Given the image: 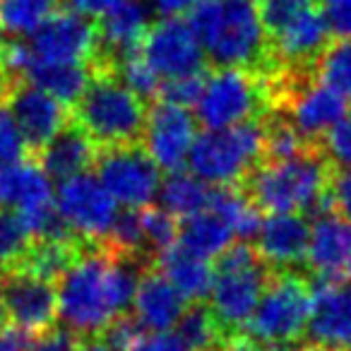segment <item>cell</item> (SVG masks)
I'll use <instances>...</instances> for the list:
<instances>
[{
	"mask_svg": "<svg viewBox=\"0 0 351 351\" xmlns=\"http://www.w3.org/2000/svg\"><path fill=\"white\" fill-rule=\"evenodd\" d=\"M32 56L46 63H80L94 65L101 53L99 20L65 5L51 12L29 41Z\"/></svg>",
	"mask_w": 351,
	"mask_h": 351,
	"instance_id": "9c48e42d",
	"label": "cell"
},
{
	"mask_svg": "<svg viewBox=\"0 0 351 351\" xmlns=\"http://www.w3.org/2000/svg\"><path fill=\"white\" fill-rule=\"evenodd\" d=\"M56 207L68 229L82 241H104L118 217L116 197L92 173L60 181Z\"/></svg>",
	"mask_w": 351,
	"mask_h": 351,
	"instance_id": "7c38bea8",
	"label": "cell"
},
{
	"mask_svg": "<svg viewBox=\"0 0 351 351\" xmlns=\"http://www.w3.org/2000/svg\"><path fill=\"white\" fill-rule=\"evenodd\" d=\"M200 0H152V5L164 17H181L191 12Z\"/></svg>",
	"mask_w": 351,
	"mask_h": 351,
	"instance_id": "ab89813d",
	"label": "cell"
},
{
	"mask_svg": "<svg viewBox=\"0 0 351 351\" xmlns=\"http://www.w3.org/2000/svg\"><path fill=\"white\" fill-rule=\"evenodd\" d=\"M5 44V41H3V25H0V46Z\"/></svg>",
	"mask_w": 351,
	"mask_h": 351,
	"instance_id": "bcb514c9",
	"label": "cell"
},
{
	"mask_svg": "<svg viewBox=\"0 0 351 351\" xmlns=\"http://www.w3.org/2000/svg\"><path fill=\"white\" fill-rule=\"evenodd\" d=\"M58 8L60 0H0V25L12 39H22Z\"/></svg>",
	"mask_w": 351,
	"mask_h": 351,
	"instance_id": "4316f807",
	"label": "cell"
},
{
	"mask_svg": "<svg viewBox=\"0 0 351 351\" xmlns=\"http://www.w3.org/2000/svg\"><path fill=\"white\" fill-rule=\"evenodd\" d=\"M8 108L15 116L32 156L39 154L70 118L68 106H63L58 99L51 97L49 92L36 87L29 80L12 89L8 97Z\"/></svg>",
	"mask_w": 351,
	"mask_h": 351,
	"instance_id": "9a60e30c",
	"label": "cell"
},
{
	"mask_svg": "<svg viewBox=\"0 0 351 351\" xmlns=\"http://www.w3.org/2000/svg\"><path fill=\"white\" fill-rule=\"evenodd\" d=\"M320 5V0H258L260 25L265 29L267 41L277 39L282 32L296 25L303 15Z\"/></svg>",
	"mask_w": 351,
	"mask_h": 351,
	"instance_id": "f1b7e54d",
	"label": "cell"
},
{
	"mask_svg": "<svg viewBox=\"0 0 351 351\" xmlns=\"http://www.w3.org/2000/svg\"><path fill=\"white\" fill-rule=\"evenodd\" d=\"M191 27L215 65L248 70L272 68V53L253 0H200Z\"/></svg>",
	"mask_w": 351,
	"mask_h": 351,
	"instance_id": "277c9868",
	"label": "cell"
},
{
	"mask_svg": "<svg viewBox=\"0 0 351 351\" xmlns=\"http://www.w3.org/2000/svg\"><path fill=\"white\" fill-rule=\"evenodd\" d=\"M197 137V118L186 106L154 101L147 116L142 145L164 171H176L186 164Z\"/></svg>",
	"mask_w": 351,
	"mask_h": 351,
	"instance_id": "5bb4252c",
	"label": "cell"
},
{
	"mask_svg": "<svg viewBox=\"0 0 351 351\" xmlns=\"http://www.w3.org/2000/svg\"><path fill=\"white\" fill-rule=\"evenodd\" d=\"M311 217L303 212H279L263 221L255 248L272 269H306Z\"/></svg>",
	"mask_w": 351,
	"mask_h": 351,
	"instance_id": "ac0fdd59",
	"label": "cell"
},
{
	"mask_svg": "<svg viewBox=\"0 0 351 351\" xmlns=\"http://www.w3.org/2000/svg\"><path fill=\"white\" fill-rule=\"evenodd\" d=\"M147 116V99L128 87L111 63L92 65L87 87L70 106L73 123L87 132L99 149L142 142Z\"/></svg>",
	"mask_w": 351,
	"mask_h": 351,
	"instance_id": "3957f363",
	"label": "cell"
},
{
	"mask_svg": "<svg viewBox=\"0 0 351 351\" xmlns=\"http://www.w3.org/2000/svg\"><path fill=\"white\" fill-rule=\"evenodd\" d=\"M34 236L17 210L0 205V269H10L25 258Z\"/></svg>",
	"mask_w": 351,
	"mask_h": 351,
	"instance_id": "83f0119b",
	"label": "cell"
},
{
	"mask_svg": "<svg viewBox=\"0 0 351 351\" xmlns=\"http://www.w3.org/2000/svg\"><path fill=\"white\" fill-rule=\"evenodd\" d=\"M99 156V147L89 140V135L68 118L63 128L56 132V137L36 154L41 169L56 178V181H68L77 173H87Z\"/></svg>",
	"mask_w": 351,
	"mask_h": 351,
	"instance_id": "44dd1931",
	"label": "cell"
},
{
	"mask_svg": "<svg viewBox=\"0 0 351 351\" xmlns=\"http://www.w3.org/2000/svg\"><path fill=\"white\" fill-rule=\"evenodd\" d=\"M306 339L313 346L351 351V284L349 282H344V279L313 282V313L306 327Z\"/></svg>",
	"mask_w": 351,
	"mask_h": 351,
	"instance_id": "2e32d148",
	"label": "cell"
},
{
	"mask_svg": "<svg viewBox=\"0 0 351 351\" xmlns=\"http://www.w3.org/2000/svg\"><path fill=\"white\" fill-rule=\"evenodd\" d=\"M99 20V34H101V60L113 65V60L125 53L140 49L149 17L142 0H116Z\"/></svg>",
	"mask_w": 351,
	"mask_h": 351,
	"instance_id": "ffe728a7",
	"label": "cell"
},
{
	"mask_svg": "<svg viewBox=\"0 0 351 351\" xmlns=\"http://www.w3.org/2000/svg\"><path fill=\"white\" fill-rule=\"evenodd\" d=\"M215 186L188 171H169L161 183V205L173 217H191L210 210Z\"/></svg>",
	"mask_w": 351,
	"mask_h": 351,
	"instance_id": "484cf974",
	"label": "cell"
},
{
	"mask_svg": "<svg viewBox=\"0 0 351 351\" xmlns=\"http://www.w3.org/2000/svg\"><path fill=\"white\" fill-rule=\"evenodd\" d=\"M130 351H188L176 332H142Z\"/></svg>",
	"mask_w": 351,
	"mask_h": 351,
	"instance_id": "8d00e7d4",
	"label": "cell"
},
{
	"mask_svg": "<svg viewBox=\"0 0 351 351\" xmlns=\"http://www.w3.org/2000/svg\"><path fill=\"white\" fill-rule=\"evenodd\" d=\"M351 260V219L337 210H325L313 217L308 241L306 272L313 282L344 279Z\"/></svg>",
	"mask_w": 351,
	"mask_h": 351,
	"instance_id": "e0dca14e",
	"label": "cell"
},
{
	"mask_svg": "<svg viewBox=\"0 0 351 351\" xmlns=\"http://www.w3.org/2000/svg\"><path fill=\"white\" fill-rule=\"evenodd\" d=\"M27 351H80V337L65 327H49L46 332L32 337Z\"/></svg>",
	"mask_w": 351,
	"mask_h": 351,
	"instance_id": "e575fe53",
	"label": "cell"
},
{
	"mask_svg": "<svg viewBox=\"0 0 351 351\" xmlns=\"http://www.w3.org/2000/svg\"><path fill=\"white\" fill-rule=\"evenodd\" d=\"M236 234L229 226V221L215 210L197 212V215L183 217L178 224V243L186 245L200 258H217L234 243Z\"/></svg>",
	"mask_w": 351,
	"mask_h": 351,
	"instance_id": "cb8c5ba5",
	"label": "cell"
},
{
	"mask_svg": "<svg viewBox=\"0 0 351 351\" xmlns=\"http://www.w3.org/2000/svg\"><path fill=\"white\" fill-rule=\"evenodd\" d=\"M346 277L351 279V260H349V267H346Z\"/></svg>",
	"mask_w": 351,
	"mask_h": 351,
	"instance_id": "f6af8a7d",
	"label": "cell"
},
{
	"mask_svg": "<svg viewBox=\"0 0 351 351\" xmlns=\"http://www.w3.org/2000/svg\"><path fill=\"white\" fill-rule=\"evenodd\" d=\"M210 306L226 330L243 335L260 296L269 282L272 267L250 241H234L215 258Z\"/></svg>",
	"mask_w": 351,
	"mask_h": 351,
	"instance_id": "8992f818",
	"label": "cell"
},
{
	"mask_svg": "<svg viewBox=\"0 0 351 351\" xmlns=\"http://www.w3.org/2000/svg\"><path fill=\"white\" fill-rule=\"evenodd\" d=\"M145 260L108 245L89 241L82 255L58 279L60 327L77 337H92L125 315L145 269Z\"/></svg>",
	"mask_w": 351,
	"mask_h": 351,
	"instance_id": "6da1fadb",
	"label": "cell"
},
{
	"mask_svg": "<svg viewBox=\"0 0 351 351\" xmlns=\"http://www.w3.org/2000/svg\"><path fill=\"white\" fill-rule=\"evenodd\" d=\"M3 311L10 325L29 335L46 332L58 317V284L25 267L3 269Z\"/></svg>",
	"mask_w": 351,
	"mask_h": 351,
	"instance_id": "4fadbf2b",
	"label": "cell"
},
{
	"mask_svg": "<svg viewBox=\"0 0 351 351\" xmlns=\"http://www.w3.org/2000/svg\"><path fill=\"white\" fill-rule=\"evenodd\" d=\"M97 178L123 207L140 210L152 205L161 186L159 164L152 159L142 142L99 149L94 161Z\"/></svg>",
	"mask_w": 351,
	"mask_h": 351,
	"instance_id": "30bf717a",
	"label": "cell"
},
{
	"mask_svg": "<svg viewBox=\"0 0 351 351\" xmlns=\"http://www.w3.org/2000/svg\"><path fill=\"white\" fill-rule=\"evenodd\" d=\"M176 335L181 337L188 351H226L236 337H241L226 330L205 301H193L186 306L181 320L176 322Z\"/></svg>",
	"mask_w": 351,
	"mask_h": 351,
	"instance_id": "603a6c76",
	"label": "cell"
},
{
	"mask_svg": "<svg viewBox=\"0 0 351 351\" xmlns=\"http://www.w3.org/2000/svg\"><path fill=\"white\" fill-rule=\"evenodd\" d=\"M156 267L166 274L171 284L183 293L186 301H205L212 291L215 269L210 267L207 258H200L186 245L176 241L171 248H166L156 260Z\"/></svg>",
	"mask_w": 351,
	"mask_h": 351,
	"instance_id": "7402d4cb",
	"label": "cell"
},
{
	"mask_svg": "<svg viewBox=\"0 0 351 351\" xmlns=\"http://www.w3.org/2000/svg\"><path fill=\"white\" fill-rule=\"evenodd\" d=\"M27 156H32V152L22 137L20 125L8 108V101H0V166L22 161Z\"/></svg>",
	"mask_w": 351,
	"mask_h": 351,
	"instance_id": "1f68e13d",
	"label": "cell"
},
{
	"mask_svg": "<svg viewBox=\"0 0 351 351\" xmlns=\"http://www.w3.org/2000/svg\"><path fill=\"white\" fill-rule=\"evenodd\" d=\"M322 10L332 39H351V0H327Z\"/></svg>",
	"mask_w": 351,
	"mask_h": 351,
	"instance_id": "d590c367",
	"label": "cell"
},
{
	"mask_svg": "<svg viewBox=\"0 0 351 351\" xmlns=\"http://www.w3.org/2000/svg\"><path fill=\"white\" fill-rule=\"evenodd\" d=\"M207 73H195V75H186V77H173V80H164L159 89V97L161 101H171V104H178V106H193L197 104L200 99L202 89H205L207 82Z\"/></svg>",
	"mask_w": 351,
	"mask_h": 351,
	"instance_id": "836d02e7",
	"label": "cell"
},
{
	"mask_svg": "<svg viewBox=\"0 0 351 351\" xmlns=\"http://www.w3.org/2000/svg\"><path fill=\"white\" fill-rule=\"evenodd\" d=\"M313 313V282L306 269H272L243 335L260 346L293 344Z\"/></svg>",
	"mask_w": 351,
	"mask_h": 351,
	"instance_id": "5b68a950",
	"label": "cell"
},
{
	"mask_svg": "<svg viewBox=\"0 0 351 351\" xmlns=\"http://www.w3.org/2000/svg\"><path fill=\"white\" fill-rule=\"evenodd\" d=\"M140 51L161 82L210 70L207 53L191 22H183L181 17H161L159 22H152Z\"/></svg>",
	"mask_w": 351,
	"mask_h": 351,
	"instance_id": "8fae6325",
	"label": "cell"
},
{
	"mask_svg": "<svg viewBox=\"0 0 351 351\" xmlns=\"http://www.w3.org/2000/svg\"><path fill=\"white\" fill-rule=\"evenodd\" d=\"M263 351H311V346L308 344H298V341H293V344H274V346H265Z\"/></svg>",
	"mask_w": 351,
	"mask_h": 351,
	"instance_id": "b9f144b4",
	"label": "cell"
},
{
	"mask_svg": "<svg viewBox=\"0 0 351 351\" xmlns=\"http://www.w3.org/2000/svg\"><path fill=\"white\" fill-rule=\"evenodd\" d=\"M308 346H311V351H344V349H327V346H313V344H308Z\"/></svg>",
	"mask_w": 351,
	"mask_h": 351,
	"instance_id": "ee69618b",
	"label": "cell"
},
{
	"mask_svg": "<svg viewBox=\"0 0 351 351\" xmlns=\"http://www.w3.org/2000/svg\"><path fill=\"white\" fill-rule=\"evenodd\" d=\"M140 219H142V234H145V245L149 258L159 260V255L166 248L178 241V221L166 207H140Z\"/></svg>",
	"mask_w": 351,
	"mask_h": 351,
	"instance_id": "4dcf8cb0",
	"label": "cell"
},
{
	"mask_svg": "<svg viewBox=\"0 0 351 351\" xmlns=\"http://www.w3.org/2000/svg\"><path fill=\"white\" fill-rule=\"evenodd\" d=\"M330 200H332V210H337L346 219H351V169L337 171L335 181H332Z\"/></svg>",
	"mask_w": 351,
	"mask_h": 351,
	"instance_id": "74e56055",
	"label": "cell"
},
{
	"mask_svg": "<svg viewBox=\"0 0 351 351\" xmlns=\"http://www.w3.org/2000/svg\"><path fill=\"white\" fill-rule=\"evenodd\" d=\"M132 311H135L132 315L145 330L164 332L176 327V322L181 320L183 311H186V298L156 265H152L140 277Z\"/></svg>",
	"mask_w": 351,
	"mask_h": 351,
	"instance_id": "d6986e66",
	"label": "cell"
},
{
	"mask_svg": "<svg viewBox=\"0 0 351 351\" xmlns=\"http://www.w3.org/2000/svg\"><path fill=\"white\" fill-rule=\"evenodd\" d=\"M265 159L263 118L231 128L207 130L195 137L188 164L195 176L212 186H243L253 169Z\"/></svg>",
	"mask_w": 351,
	"mask_h": 351,
	"instance_id": "52a82bcc",
	"label": "cell"
},
{
	"mask_svg": "<svg viewBox=\"0 0 351 351\" xmlns=\"http://www.w3.org/2000/svg\"><path fill=\"white\" fill-rule=\"evenodd\" d=\"M263 349H265V346L255 344V341H250L245 335H241V337H236L234 344H231L226 351H263Z\"/></svg>",
	"mask_w": 351,
	"mask_h": 351,
	"instance_id": "60d3db41",
	"label": "cell"
},
{
	"mask_svg": "<svg viewBox=\"0 0 351 351\" xmlns=\"http://www.w3.org/2000/svg\"><path fill=\"white\" fill-rule=\"evenodd\" d=\"M317 77L351 101V39H335L317 60Z\"/></svg>",
	"mask_w": 351,
	"mask_h": 351,
	"instance_id": "f546056e",
	"label": "cell"
},
{
	"mask_svg": "<svg viewBox=\"0 0 351 351\" xmlns=\"http://www.w3.org/2000/svg\"><path fill=\"white\" fill-rule=\"evenodd\" d=\"M32 337L29 332L20 330L15 325H0V351H27L32 344Z\"/></svg>",
	"mask_w": 351,
	"mask_h": 351,
	"instance_id": "f35d334b",
	"label": "cell"
},
{
	"mask_svg": "<svg viewBox=\"0 0 351 351\" xmlns=\"http://www.w3.org/2000/svg\"><path fill=\"white\" fill-rule=\"evenodd\" d=\"M89 77H92V65H80V63H46V60H36L32 56L29 70H27V80L49 92L51 97L58 99L63 106H73L84 92Z\"/></svg>",
	"mask_w": 351,
	"mask_h": 351,
	"instance_id": "d4e9b609",
	"label": "cell"
},
{
	"mask_svg": "<svg viewBox=\"0 0 351 351\" xmlns=\"http://www.w3.org/2000/svg\"><path fill=\"white\" fill-rule=\"evenodd\" d=\"M337 169L322 152V145L306 147L289 159L260 161L243 181V191L260 212H303L315 217L332 210L330 191Z\"/></svg>",
	"mask_w": 351,
	"mask_h": 351,
	"instance_id": "7a4b0ae2",
	"label": "cell"
},
{
	"mask_svg": "<svg viewBox=\"0 0 351 351\" xmlns=\"http://www.w3.org/2000/svg\"><path fill=\"white\" fill-rule=\"evenodd\" d=\"M197 123L210 130L258 121L269 113V94L265 75L248 68L215 65L197 99Z\"/></svg>",
	"mask_w": 351,
	"mask_h": 351,
	"instance_id": "ba28073f",
	"label": "cell"
},
{
	"mask_svg": "<svg viewBox=\"0 0 351 351\" xmlns=\"http://www.w3.org/2000/svg\"><path fill=\"white\" fill-rule=\"evenodd\" d=\"M322 152L337 171L351 169V111L344 113L322 137Z\"/></svg>",
	"mask_w": 351,
	"mask_h": 351,
	"instance_id": "d6a6232c",
	"label": "cell"
},
{
	"mask_svg": "<svg viewBox=\"0 0 351 351\" xmlns=\"http://www.w3.org/2000/svg\"><path fill=\"white\" fill-rule=\"evenodd\" d=\"M3 322H8L5 320V311H3V269H0V325Z\"/></svg>",
	"mask_w": 351,
	"mask_h": 351,
	"instance_id": "7bdbcfd3",
	"label": "cell"
}]
</instances>
